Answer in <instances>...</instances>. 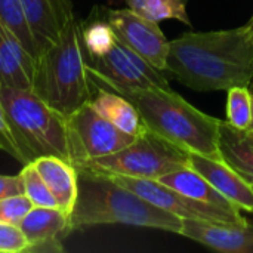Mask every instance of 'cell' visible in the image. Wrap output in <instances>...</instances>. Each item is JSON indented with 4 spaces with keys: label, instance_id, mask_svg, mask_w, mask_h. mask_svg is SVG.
<instances>
[{
    "label": "cell",
    "instance_id": "1",
    "mask_svg": "<svg viewBox=\"0 0 253 253\" xmlns=\"http://www.w3.org/2000/svg\"><path fill=\"white\" fill-rule=\"evenodd\" d=\"M166 71L199 92L248 86L253 76L251 27L184 33L169 43Z\"/></svg>",
    "mask_w": 253,
    "mask_h": 253
},
{
    "label": "cell",
    "instance_id": "23",
    "mask_svg": "<svg viewBox=\"0 0 253 253\" xmlns=\"http://www.w3.org/2000/svg\"><path fill=\"white\" fill-rule=\"evenodd\" d=\"M227 92V122L239 129H251L253 108L249 87L236 86Z\"/></svg>",
    "mask_w": 253,
    "mask_h": 253
},
{
    "label": "cell",
    "instance_id": "29",
    "mask_svg": "<svg viewBox=\"0 0 253 253\" xmlns=\"http://www.w3.org/2000/svg\"><path fill=\"white\" fill-rule=\"evenodd\" d=\"M248 87H249V92H251V96H252V108H253V76H252V79H251V82H249V84H248ZM251 129L253 130V119H252V126H251Z\"/></svg>",
    "mask_w": 253,
    "mask_h": 253
},
{
    "label": "cell",
    "instance_id": "18",
    "mask_svg": "<svg viewBox=\"0 0 253 253\" xmlns=\"http://www.w3.org/2000/svg\"><path fill=\"white\" fill-rule=\"evenodd\" d=\"M92 107L110 123L130 136H139L147 130V126L136 107L123 95L105 87H98L90 99Z\"/></svg>",
    "mask_w": 253,
    "mask_h": 253
},
{
    "label": "cell",
    "instance_id": "27",
    "mask_svg": "<svg viewBox=\"0 0 253 253\" xmlns=\"http://www.w3.org/2000/svg\"><path fill=\"white\" fill-rule=\"evenodd\" d=\"M0 148L4 150L6 153H9L10 156H13L18 162H19V150L13 136V130L12 126L9 123L4 105L0 99Z\"/></svg>",
    "mask_w": 253,
    "mask_h": 253
},
{
    "label": "cell",
    "instance_id": "2",
    "mask_svg": "<svg viewBox=\"0 0 253 253\" xmlns=\"http://www.w3.org/2000/svg\"><path fill=\"white\" fill-rule=\"evenodd\" d=\"M79 193L70 213L73 230L125 224L181 234L182 219L166 212L129 188L120 185L105 173L77 168Z\"/></svg>",
    "mask_w": 253,
    "mask_h": 253
},
{
    "label": "cell",
    "instance_id": "12",
    "mask_svg": "<svg viewBox=\"0 0 253 253\" xmlns=\"http://www.w3.org/2000/svg\"><path fill=\"white\" fill-rule=\"evenodd\" d=\"M18 227L30 243L28 252H61L64 251L62 239L73 231L67 212L59 208L43 206H33Z\"/></svg>",
    "mask_w": 253,
    "mask_h": 253
},
{
    "label": "cell",
    "instance_id": "15",
    "mask_svg": "<svg viewBox=\"0 0 253 253\" xmlns=\"http://www.w3.org/2000/svg\"><path fill=\"white\" fill-rule=\"evenodd\" d=\"M36 58L0 21V87L31 89Z\"/></svg>",
    "mask_w": 253,
    "mask_h": 253
},
{
    "label": "cell",
    "instance_id": "10",
    "mask_svg": "<svg viewBox=\"0 0 253 253\" xmlns=\"http://www.w3.org/2000/svg\"><path fill=\"white\" fill-rule=\"evenodd\" d=\"M105 19L123 44L136 52L153 67L166 71L170 42L159 28L157 22L135 13L129 7L107 9Z\"/></svg>",
    "mask_w": 253,
    "mask_h": 253
},
{
    "label": "cell",
    "instance_id": "28",
    "mask_svg": "<svg viewBox=\"0 0 253 253\" xmlns=\"http://www.w3.org/2000/svg\"><path fill=\"white\" fill-rule=\"evenodd\" d=\"M24 194V182L18 175H0V199Z\"/></svg>",
    "mask_w": 253,
    "mask_h": 253
},
{
    "label": "cell",
    "instance_id": "20",
    "mask_svg": "<svg viewBox=\"0 0 253 253\" xmlns=\"http://www.w3.org/2000/svg\"><path fill=\"white\" fill-rule=\"evenodd\" d=\"M126 4L135 13L157 24L165 19L191 24L187 13V0H126Z\"/></svg>",
    "mask_w": 253,
    "mask_h": 253
},
{
    "label": "cell",
    "instance_id": "7",
    "mask_svg": "<svg viewBox=\"0 0 253 253\" xmlns=\"http://www.w3.org/2000/svg\"><path fill=\"white\" fill-rule=\"evenodd\" d=\"M86 68L95 86L122 92L129 89H145L153 86L169 87L163 71L153 67L119 39L101 56H86Z\"/></svg>",
    "mask_w": 253,
    "mask_h": 253
},
{
    "label": "cell",
    "instance_id": "3",
    "mask_svg": "<svg viewBox=\"0 0 253 253\" xmlns=\"http://www.w3.org/2000/svg\"><path fill=\"white\" fill-rule=\"evenodd\" d=\"M139 111L147 129L188 151L219 159V119L208 116L170 87H145L119 92Z\"/></svg>",
    "mask_w": 253,
    "mask_h": 253
},
{
    "label": "cell",
    "instance_id": "16",
    "mask_svg": "<svg viewBox=\"0 0 253 253\" xmlns=\"http://www.w3.org/2000/svg\"><path fill=\"white\" fill-rule=\"evenodd\" d=\"M31 163L46 182L59 209L70 215L73 212L79 193L77 168L71 162L58 156H42Z\"/></svg>",
    "mask_w": 253,
    "mask_h": 253
},
{
    "label": "cell",
    "instance_id": "22",
    "mask_svg": "<svg viewBox=\"0 0 253 253\" xmlns=\"http://www.w3.org/2000/svg\"><path fill=\"white\" fill-rule=\"evenodd\" d=\"M82 37L86 56L89 58L104 55L117 40L105 16L102 19H93L87 24H82Z\"/></svg>",
    "mask_w": 253,
    "mask_h": 253
},
{
    "label": "cell",
    "instance_id": "5",
    "mask_svg": "<svg viewBox=\"0 0 253 253\" xmlns=\"http://www.w3.org/2000/svg\"><path fill=\"white\" fill-rule=\"evenodd\" d=\"M0 99L22 165L42 156H58L71 162L65 116L47 105L31 89L0 87Z\"/></svg>",
    "mask_w": 253,
    "mask_h": 253
},
{
    "label": "cell",
    "instance_id": "30",
    "mask_svg": "<svg viewBox=\"0 0 253 253\" xmlns=\"http://www.w3.org/2000/svg\"><path fill=\"white\" fill-rule=\"evenodd\" d=\"M248 25L251 27V31H252V36H253V15H252V18L249 19V22H248Z\"/></svg>",
    "mask_w": 253,
    "mask_h": 253
},
{
    "label": "cell",
    "instance_id": "13",
    "mask_svg": "<svg viewBox=\"0 0 253 253\" xmlns=\"http://www.w3.org/2000/svg\"><path fill=\"white\" fill-rule=\"evenodd\" d=\"M188 168L199 172L237 209L253 213V185L246 182L221 159L188 153Z\"/></svg>",
    "mask_w": 253,
    "mask_h": 253
},
{
    "label": "cell",
    "instance_id": "4",
    "mask_svg": "<svg viewBox=\"0 0 253 253\" xmlns=\"http://www.w3.org/2000/svg\"><path fill=\"white\" fill-rule=\"evenodd\" d=\"M86 64L82 24L73 19L58 40L42 49L37 56L31 90L68 117L93 96Z\"/></svg>",
    "mask_w": 253,
    "mask_h": 253
},
{
    "label": "cell",
    "instance_id": "24",
    "mask_svg": "<svg viewBox=\"0 0 253 253\" xmlns=\"http://www.w3.org/2000/svg\"><path fill=\"white\" fill-rule=\"evenodd\" d=\"M19 176L24 182V194L33 202L34 206L43 208H59L55 197L52 196L50 190L47 188L46 182L37 172L33 163L22 165V170Z\"/></svg>",
    "mask_w": 253,
    "mask_h": 253
},
{
    "label": "cell",
    "instance_id": "9",
    "mask_svg": "<svg viewBox=\"0 0 253 253\" xmlns=\"http://www.w3.org/2000/svg\"><path fill=\"white\" fill-rule=\"evenodd\" d=\"M120 185L136 193L142 199L156 205L157 208L170 212L181 219H202L211 222H228V224H245L248 219L242 215V211H228L216 208L203 202L190 199L179 191L168 187L159 179L133 178L125 175L105 173Z\"/></svg>",
    "mask_w": 253,
    "mask_h": 253
},
{
    "label": "cell",
    "instance_id": "6",
    "mask_svg": "<svg viewBox=\"0 0 253 253\" xmlns=\"http://www.w3.org/2000/svg\"><path fill=\"white\" fill-rule=\"evenodd\" d=\"M188 166V151L176 147L160 135L147 129L127 147L80 165L101 173H114L133 178L159 179L160 176Z\"/></svg>",
    "mask_w": 253,
    "mask_h": 253
},
{
    "label": "cell",
    "instance_id": "17",
    "mask_svg": "<svg viewBox=\"0 0 253 253\" xmlns=\"http://www.w3.org/2000/svg\"><path fill=\"white\" fill-rule=\"evenodd\" d=\"M219 159L253 185V130L239 129L221 120L218 132Z\"/></svg>",
    "mask_w": 253,
    "mask_h": 253
},
{
    "label": "cell",
    "instance_id": "14",
    "mask_svg": "<svg viewBox=\"0 0 253 253\" xmlns=\"http://www.w3.org/2000/svg\"><path fill=\"white\" fill-rule=\"evenodd\" d=\"M31 31L42 49L58 40L65 27L76 19L73 0H21Z\"/></svg>",
    "mask_w": 253,
    "mask_h": 253
},
{
    "label": "cell",
    "instance_id": "19",
    "mask_svg": "<svg viewBox=\"0 0 253 253\" xmlns=\"http://www.w3.org/2000/svg\"><path fill=\"white\" fill-rule=\"evenodd\" d=\"M159 181L197 202H203V203L228 209V211H240L233 203H230L221 193H218L199 172H196L194 169L188 166L178 169L175 172L166 173L160 176Z\"/></svg>",
    "mask_w": 253,
    "mask_h": 253
},
{
    "label": "cell",
    "instance_id": "11",
    "mask_svg": "<svg viewBox=\"0 0 253 253\" xmlns=\"http://www.w3.org/2000/svg\"><path fill=\"white\" fill-rule=\"evenodd\" d=\"M181 236L224 253H253V224L182 219Z\"/></svg>",
    "mask_w": 253,
    "mask_h": 253
},
{
    "label": "cell",
    "instance_id": "21",
    "mask_svg": "<svg viewBox=\"0 0 253 253\" xmlns=\"http://www.w3.org/2000/svg\"><path fill=\"white\" fill-rule=\"evenodd\" d=\"M0 21L21 40L27 50L37 59L40 46L27 21L21 0H0Z\"/></svg>",
    "mask_w": 253,
    "mask_h": 253
},
{
    "label": "cell",
    "instance_id": "25",
    "mask_svg": "<svg viewBox=\"0 0 253 253\" xmlns=\"http://www.w3.org/2000/svg\"><path fill=\"white\" fill-rule=\"evenodd\" d=\"M33 202L25 194L0 199V222L19 225V222L33 209Z\"/></svg>",
    "mask_w": 253,
    "mask_h": 253
},
{
    "label": "cell",
    "instance_id": "26",
    "mask_svg": "<svg viewBox=\"0 0 253 253\" xmlns=\"http://www.w3.org/2000/svg\"><path fill=\"white\" fill-rule=\"evenodd\" d=\"M30 243L18 225L0 222V253L28 252Z\"/></svg>",
    "mask_w": 253,
    "mask_h": 253
},
{
    "label": "cell",
    "instance_id": "8",
    "mask_svg": "<svg viewBox=\"0 0 253 253\" xmlns=\"http://www.w3.org/2000/svg\"><path fill=\"white\" fill-rule=\"evenodd\" d=\"M71 163L80 165L127 147L135 136H130L105 120L89 102L83 104L67 117Z\"/></svg>",
    "mask_w": 253,
    "mask_h": 253
}]
</instances>
